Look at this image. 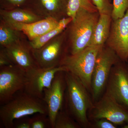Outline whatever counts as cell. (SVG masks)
I'll list each match as a JSON object with an SVG mask.
<instances>
[{
    "instance_id": "6da1fadb",
    "label": "cell",
    "mask_w": 128,
    "mask_h": 128,
    "mask_svg": "<svg viewBox=\"0 0 128 128\" xmlns=\"http://www.w3.org/2000/svg\"><path fill=\"white\" fill-rule=\"evenodd\" d=\"M66 82L65 99L66 109L80 127L87 128L90 123L87 113L94 102L89 91L81 81L73 73L65 72Z\"/></svg>"
},
{
    "instance_id": "7a4b0ae2",
    "label": "cell",
    "mask_w": 128,
    "mask_h": 128,
    "mask_svg": "<svg viewBox=\"0 0 128 128\" xmlns=\"http://www.w3.org/2000/svg\"><path fill=\"white\" fill-rule=\"evenodd\" d=\"M37 113L48 114V109L42 98L23 91L0 107V120L4 128H14L16 120Z\"/></svg>"
},
{
    "instance_id": "3957f363",
    "label": "cell",
    "mask_w": 128,
    "mask_h": 128,
    "mask_svg": "<svg viewBox=\"0 0 128 128\" xmlns=\"http://www.w3.org/2000/svg\"><path fill=\"white\" fill-rule=\"evenodd\" d=\"M98 12H78L70 23L68 33L67 50L74 55L89 46L99 18Z\"/></svg>"
},
{
    "instance_id": "277c9868",
    "label": "cell",
    "mask_w": 128,
    "mask_h": 128,
    "mask_svg": "<svg viewBox=\"0 0 128 128\" xmlns=\"http://www.w3.org/2000/svg\"><path fill=\"white\" fill-rule=\"evenodd\" d=\"M102 46H90L74 55L65 56L60 66L76 76L91 92L92 76L97 58Z\"/></svg>"
},
{
    "instance_id": "5b68a950",
    "label": "cell",
    "mask_w": 128,
    "mask_h": 128,
    "mask_svg": "<svg viewBox=\"0 0 128 128\" xmlns=\"http://www.w3.org/2000/svg\"><path fill=\"white\" fill-rule=\"evenodd\" d=\"M121 60L107 46L104 45L99 52L92 76L91 93L94 103L104 93L112 67Z\"/></svg>"
},
{
    "instance_id": "8992f818",
    "label": "cell",
    "mask_w": 128,
    "mask_h": 128,
    "mask_svg": "<svg viewBox=\"0 0 128 128\" xmlns=\"http://www.w3.org/2000/svg\"><path fill=\"white\" fill-rule=\"evenodd\" d=\"M89 112V116L94 120L105 118L115 125L128 128V110L106 92L94 102Z\"/></svg>"
},
{
    "instance_id": "52a82bcc",
    "label": "cell",
    "mask_w": 128,
    "mask_h": 128,
    "mask_svg": "<svg viewBox=\"0 0 128 128\" xmlns=\"http://www.w3.org/2000/svg\"><path fill=\"white\" fill-rule=\"evenodd\" d=\"M65 37V32H63L40 48H32L34 59L40 68L60 66L67 51V48L64 45Z\"/></svg>"
},
{
    "instance_id": "ba28073f",
    "label": "cell",
    "mask_w": 128,
    "mask_h": 128,
    "mask_svg": "<svg viewBox=\"0 0 128 128\" xmlns=\"http://www.w3.org/2000/svg\"><path fill=\"white\" fill-rule=\"evenodd\" d=\"M26 72L14 65L0 67V104L7 103L17 92L23 90Z\"/></svg>"
},
{
    "instance_id": "9c48e42d",
    "label": "cell",
    "mask_w": 128,
    "mask_h": 128,
    "mask_svg": "<svg viewBox=\"0 0 128 128\" xmlns=\"http://www.w3.org/2000/svg\"><path fill=\"white\" fill-rule=\"evenodd\" d=\"M66 88L65 71H60L56 74L50 87L44 90L43 99L48 108L52 128H54L57 114L64 108Z\"/></svg>"
},
{
    "instance_id": "30bf717a",
    "label": "cell",
    "mask_w": 128,
    "mask_h": 128,
    "mask_svg": "<svg viewBox=\"0 0 128 128\" xmlns=\"http://www.w3.org/2000/svg\"><path fill=\"white\" fill-rule=\"evenodd\" d=\"M105 92L128 110V64L121 60L112 67Z\"/></svg>"
},
{
    "instance_id": "8fae6325",
    "label": "cell",
    "mask_w": 128,
    "mask_h": 128,
    "mask_svg": "<svg viewBox=\"0 0 128 128\" xmlns=\"http://www.w3.org/2000/svg\"><path fill=\"white\" fill-rule=\"evenodd\" d=\"M60 71L67 70L65 67L60 66L48 68L38 67L26 72L23 91L43 99L44 90L50 87L56 74Z\"/></svg>"
},
{
    "instance_id": "7c38bea8",
    "label": "cell",
    "mask_w": 128,
    "mask_h": 128,
    "mask_svg": "<svg viewBox=\"0 0 128 128\" xmlns=\"http://www.w3.org/2000/svg\"><path fill=\"white\" fill-rule=\"evenodd\" d=\"M106 46L114 50L120 58L127 62L128 57V9L124 16L112 20Z\"/></svg>"
},
{
    "instance_id": "4fadbf2b",
    "label": "cell",
    "mask_w": 128,
    "mask_h": 128,
    "mask_svg": "<svg viewBox=\"0 0 128 128\" xmlns=\"http://www.w3.org/2000/svg\"><path fill=\"white\" fill-rule=\"evenodd\" d=\"M22 41L6 48H2V50L12 65L25 72L39 67L34 59L29 44Z\"/></svg>"
},
{
    "instance_id": "5bb4252c",
    "label": "cell",
    "mask_w": 128,
    "mask_h": 128,
    "mask_svg": "<svg viewBox=\"0 0 128 128\" xmlns=\"http://www.w3.org/2000/svg\"><path fill=\"white\" fill-rule=\"evenodd\" d=\"M58 22V20L56 18H47L31 23L6 22L15 30L22 32L31 41L55 28Z\"/></svg>"
},
{
    "instance_id": "9a60e30c",
    "label": "cell",
    "mask_w": 128,
    "mask_h": 128,
    "mask_svg": "<svg viewBox=\"0 0 128 128\" xmlns=\"http://www.w3.org/2000/svg\"><path fill=\"white\" fill-rule=\"evenodd\" d=\"M66 0H39L36 14L43 18H52L59 20L64 12L66 14Z\"/></svg>"
},
{
    "instance_id": "2e32d148",
    "label": "cell",
    "mask_w": 128,
    "mask_h": 128,
    "mask_svg": "<svg viewBox=\"0 0 128 128\" xmlns=\"http://www.w3.org/2000/svg\"><path fill=\"white\" fill-rule=\"evenodd\" d=\"M112 22V15L100 14L89 46H104L109 36Z\"/></svg>"
},
{
    "instance_id": "e0dca14e",
    "label": "cell",
    "mask_w": 128,
    "mask_h": 128,
    "mask_svg": "<svg viewBox=\"0 0 128 128\" xmlns=\"http://www.w3.org/2000/svg\"><path fill=\"white\" fill-rule=\"evenodd\" d=\"M2 20L6 22L31 23L43 19L34 12L25 9H16L14 10H1Z\"/></svg>"
},
{
    "instance_id": "ac0fdd59",
    "label": "cell",
    "mask_w": 128,
    "mask_h": 128,
    "mask_svg": "<svg viewBox=\"0 0 128 128\" xmlns=\"http://www.w3.org/2000/svg\"><path fill=\"white\" fill-rule=\"evenodd\" d=\"M72 20V18L68 16L61 18L59 20L58 24L56 28L45 34L30 41L28 42L29 46L33 49L41 48L51 39L64 32Z\"/></svg>"
},
{
    "instance_id": "d6986e66",
    "label": "cell",
    "mask_w": 128,
    "mask_h": 128,
    "mask_svg": "<svg viewBox=\"0 0 128 128\" xmlns=\"http://www.w3.org/2000/svg\"><path fill=\"white\" fill-rule=\"evenodd\" d=\"M22 32L15 30L2 20L0 24V44L6 48L21 41Z\"/></svg>"
},
{
    "instance_id": "ffe728a7",
    "label": "cell",
    "mask_w": 128,
    "mask_h": 128,
    "mask_svg": "<svg viewBox=\"0 0 128 128\" xmlns=\"http://www.w3.org/2000/svg\"><path fill=\"white\" fill-rule=\"evenodd\" d=\"M82 10L91 12H98L97 8L90 0H68L66 6L68 16L74 20L78 12Z\"/></svg>"
},
{
    "instance_id": "44dd1931",
    "label": "cell",
    "mask_w": 128,
    "mask_h": 128,
    "mask_svg": "<svg viewBox=\"0 0 128 128\" xmlns=\"http://www.w3.org/2000/svg\"><path fill=\"white\" fill-rule=\"evenodd\" d=\"M80 127L67 109H64L63 108L57 114L54 128H79Z\"/></svg>"
},
{
    "instance_id": "7402d4cb",
    "label": "cell",
    "mask_w": 128,
    "mask_h": 128,
    "mask_svg": "<svg viewBox=\"0 0 128 128\" xmlns=\"http://www.w3.org/2000/svg\"><path fill=\"white\" fill-rule=\"evenodd\" d=\"M112 13V20L122 18L128 9V0H113Z\"/></svg>"
},
{
    "instance_id": "603a6c76",
    "label": "cell",
    "mask_w": 128,
    "mask_h": 128,
    "mask_svg": "<svg viewBox=\"0 0 128 128\" xmlns=\"http://www.w3.org/2000/svg\"><path fill=\"white\" fill-rule=\"evenodd\" d=\"M31 128H51L48 114L37 113L30 118Z\"/></svg>"
},
{
    "instance_id": "cb8c5ba5",
    "label": "cell",
    "mask_w": 128,
    "mask_h": 128,
    "mask_svg": "<svg viewBox=\"0 0 128 128\" xmlns=\"http://www.w3.org/2000/svg\"><path fill=\"white\" fill-rule=\"evenodd\" d=\"M97 7L99 14H106L112 15V4L110 0H90Z\"/></svg>"
},
{
    "instance_id": "d4e9b609",
    "label": "cell",
    "mask_w": 128,
    "mask_h": 128,
    "mask_svg": "<svg viewBox=\"0 0 128 128\" xmlns=\"http://www.w3.org/2000/svg\"><path fill=\"white\" fill-rule=\"evenodd\" d=\"M94 128H116V125L105 118L94 120Z\"/></svg>"
},
{
    "instance_id": "484cf974",
    "label": "cell",
    "mask_w": 128,
    "mask_h": 128,
    "mask_svg": "<svg viewBox=\"0 0 128 128\" xmlns=\"http://www.w3.org/2000/svg\"><path fill=\"white\" fill-rule=\"evenodd\" d=\"M25 117L15 120L16 121H14V128H31L30 118H25Z\"/></svg>"
},
{
    "instance_id": "4316f807",
    "label": "cell",
    "mask_w": 128,
    "mask_h": 128,
    "mask_svg": "<svg viewBox=\"0 0 128 128\" xmlns=\"http://www.w3.org/2000/svg\"><path fill=\"white\" fill-rule=\"evenodd\" d=\"M12 65L2 49L0 52V67Z\"/></svg>"
},
{
    "instance_id": "83f0119b",
    "label": "cell",
    "mask_w": 128,
    "mask_h": 128,
    "mask_svg": "<svg viewBox=\"0 0 128 128\" xmlns=\"http://www.w3.org/2000/svg\"><path fill=\"white\" fill-rule=\"evenodd\" d=\"M10 4L14 6H18L23 4L26 0H6Z\"/></svg>"
},
{
    "instance_id": "f1b7e54d",
    "label": "cell",
    "mask_w": 128,
    "mask_h": 128,
    "mask_svg": "<svg viewBox=\"0 0 128 128\" xmlns=\"http://www.w3.org/2000/svg\"><path fill=\"white\" fill-rule=\"evenodd\" d=\"M127 62V64H128V59H127V62Z\"/></svg>"
},
{
    "instance_id": "f546056e",
    "label": "cell",
    "mask_w": 128,
    "mask_h": 128,
    "mask_svg": "<svg viewBox=\"0 0 128 128\" xmlns=\"http://www.w3.org/2000/svg\"><path fill=\"white\" fill-rule=\"evenodd\" d=\"M110 0V2H111V1H112V0Z\"/></svg>"
},
{
    "instance_id": "4dcf8cb0",
    "label": "cell",
    "mask_w": 128,
    "mask_h": 128,
    "mask_svg": "<svg viewBox=\"0 0 128 128\" xmlns=\"http://www.w3.org/2000/svg\"><path fill=\"white\" fill-rule=\"evenodd\" d=\"M67 0V1H68V0Z\"/></svg>"
}]
</instances>
